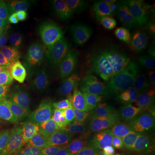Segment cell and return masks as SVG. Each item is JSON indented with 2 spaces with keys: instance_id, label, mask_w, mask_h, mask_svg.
I'll list each match as a JSON object with an SVG mask.
<instances>
[{
  "instance_id": "6da1fadb",
  "label": "cell",
  "mask_w": 155,
  "mask_h": 155,
  "mask_svg": "<svg viewBox=\"0 0 155 155\" xmlns=\"http://www.w3.org/2000/svg\"><path fill=\"white\" fill-rule=\"evenodd\" d=\"M77 67L87 86L96 94L127 75V63L123 56L103 42L84 47L77 57Z\"/></svg>"
},
{
  "instance_id": "7a4b0ae2",
  "label": "cell",
  "mask_w": 155,
  "mask_h": 155,
  "mask_svg": "<svg viewBox=\"0 0 155 155\" xmlns=\"http://www.w3.org/2000/svg\"><path fill=\"white\" fill-rule=\"evenodd\" d=\"M142 88L130 76H126L110 87L97 93L91 110L99 126L116 134L134 107L141 100Z\"/></svg>"
},
{
  "instance_id": "3957f363",
  "label": "cell",
  "mask_w": 155,
  "mask_h": 155,
  "mask_svg": "<svg viewBox=\"0 0 155 155\" xmlns=\"http://www.w3.org/2000/svg\"><path fill=\"white\" fill-rule=\"evenodd\" d=\"M89 116V98L78 84L66 86L59 92L47 120L46 131L56 144L78 133ZM53 142V144H54Z\"/></svg>"
},
{
  "instance_id": "277c9868",
  "label": "cell",
  "mask_w": 155,
  "mask_h": 155,
  "mask_svg": "<svg viewBox=\"0 0 155 155\" xmlns=\"http://www.w3.org/2000/svg\"><path fill=\"white\" fill-rule=\"evenodd\" d=\"M155 125V104L140 100L119 127L117 148L121 155H133L149 140Z\"/></svg>"
},
{
  "instance_id": "5b68a950",
  "label": "cell",
  "mask_w": 155,
  "mask_h": 155,
  "mask_svg": "<svg viewBox=\"0 0 155 155\" xmlns=\"http://www.w3.org/2000/svg\"><path fill=\"white\" fill-rule=\"evenodd\" d=\"M102 5L110 27L120 38L134 41L143 35L147 25L129 1L109 0Z\"/></svg>"
},
{
  "instance_id": "8992f818",
  "label": "cell",
  "mask_w": 155,
  "mask_h": 155,
  "mask_svg": "<svg viewBox=\"0 0 155 155\" xmlns=\"http://www.w3.org/2000/svg\"><path fill=\"white\" fill-rule=\"evenodd\" d=\"M62 6L63 3L59 1L34 0L22 1L13 7L22 29L41 22H53L61 13Z\"/></svg>"
},
{
  "instance_id": "52a82bcc",
  "label": "cell",
  "mask_w": 155,
  "mask_h": 155,
  "mask_svg": "<svg viewBox=\"0 0 155 155\" xmlns=\"http://www.w3.org/2000/svg\"><path fill=\"white\" fill-rule=\"evenodd\" d=\"M0 104L23 127L38 121L41 108L35 97L22 92L11 91L1 97Z\"/></svg>"
},
{
  "instance_id": "ba28073f",
  "label": "cell",
  "mask_w": 155,
  "mask_h": 155,
  "mask_svg": "<svg viewBox=\"0 0 155 155\" xmlns=\"http://www.w3.org/2000/svg\"><path fill=\"white\" fill-rule=\"evenodd\" d=\"M16 140L24 155L53 154V140L38 121L22 127Z\"/></svg>"
},
{
  "instance_id": "9c48e42d",
  "label": "cell",
  "mask_w": 155,
  "mask_h": 155,
  "mask_svg": "<svg viewBox=\"0 0 155 155\" xmlns=\"http://www.w3.org/2000/svg\"><path fill=\"white\" fill-rule=\"evenodd\" d=\"M16 80L22 93L36 97L45 87L46 73L38 66H26L17 72Z\"/></svg>"
},
{
  "instance_id": "30bf717a",
  "label": "cell",
  "mask_w": 155,
  "mask_h": 155,
  "mask_svg": "<svg viewBox=\"0 0 155 155\" xmlns=\"http://www.w3.org/2000/svg\"><path fill=\"white\" fill-rule=\"evenodd\" d=\"M20 30L14 7L7 2H0V37L13 41Z\"/></svg>"
},
{
  "instance_id": "8fae6325",
  "label": "cell",
  "mask_w": 155,
  "mask_h": 155,
  "mask_svg": "<svg viewBox=\"0 0 155 155\" xmlns=\"http://www.w3.org/2000/svg\"><path fill=\"white\" fill-rule=\"evenodd\" d=\"M145 77L150 87L155 91V47L143 50L140 56Z\"/></svg>"
},
{
  "instance_id": "7c38bea8",
  "label": "cell",
  "mask_w": 155,
  "mask_h": 155,
  "mask_svg": "<svg viewBox=\"0 0 155 155\" xmlns=\"http://www.w3.org/2000/svg\"><path fill=\"white\" fill-rule=\"evenodd\" d=\"M129 2L147 27H155V0H132Z\"/></svg>"
},
{
  "instance_id": "4fadbf2b",
  "label": "cell",
  "mask_w": 155,
  "mask_h": 155,
  "mask_svg": "<svg viewBox=\"0 0 155 155\" xmlns=\"http://www.w3.org/2000/svg\"><path fill=\"white\" fill-rule=\"evenodd\" d=\"M23 127L21 122L11 116L0 104V131L17 134Z\"/></svg>"
},
{
  "instance_id": "5bb4252c",
  "label": "cell",
  "mask_w": 155,
  "mask_h": 155,
  "mask_svg": "<svg viewBox=\"0 0 155 155\" xmlns=\"http://www.w3.org/2000/svg\"><path fill=\"white\" fill-rule=\"evenodd\" d=\"M30 28L36 40L41 42H46L50 41L53 38L55 32L54 23L49 22H41L35 23L30 26Z\"/></svg>"
},
{
  "instance_id": "9a60e30c",
  "label": "cell",
  "mask_w": 155,
  "mask_h": 155,
  "mask_svg": "<svg viewBox=\"0 0 155 155\" xmlns=\"http://www.w3.org/2000/svg\"><path fill=\"white\" fill-rule=\"evenodd\" d=\"M15 83V73L11 67H5L0 71V96L11 92V90Z\"/></svg>"
},
{
  "instance_id": "2e32d148",
  "label": "cell",
  "mask_w": 155,
  "mask_h": 155,
  "mask_svg": "<svg viewBox=\"0 0 155 155\" xmlns=\"http://www.w3.org/2000/svg\"><path fill=\"white\" fill-rule=\"evenodd\" d=\"M17 42L24 48H34L35 47L38 41L35 37L30 27L22 28L17 35Z\"/></svg>"
},
{
  "instance_id": "e0dca14e",
  "label": "cell",
  "mask_w": 155,
  "mask_h": 155,
  "mask_svg": "<svg viewBox=\"0 0 155 155\" xmlns=\"http://www.w3.org/2000/svg\"><path fill=\"white\" fill-rule=\"evenodd\" d=\"M72 155H97V153L91 140L88 137H84L78 144Z\"/></svg>"
},
{
  "instance_id": "ac0fdd59",
  "label": "cell",
  "mask_w": 155,
  "mask_h": 155,
  "mask_svg": "<svg viewBox=\"0 0 155 155\" xmlns=\"http://www.w3.org/2000/svg\"><path fill=\"white\" fill-rule=\"evenodd\" d=\"M0 155H24L16 139L5 142L0 146Z\"/></svg>"
},
{
  "instance_id": "d6986e66",
  "label": "cell",
  "mask_w": 155,
  "mask_h": 155,
  "mask_svg": "<svg viewBox=\"0 0 155 155\" xmlns=\"http://www.w3.org/2000/svg\"><path fill=\"white\" fill-rule=\"evenodd\" d=\"M15 48V44L12 41L0 37V56L8 57Z\"/></svg>"
},
{
  "instance_id": "ffe728a7",
  "label": "cell",
  "mask_w": 155,
  "mask_h": 155,
  "mask_svg": "<svg viewBox=\"0 0 155 155\" xmlns=\"http://www.w3.org/2000/svg\"><path fill=\"white\" fill-rule=\"evenodd\" d=\"M12 139H16V134L0 131V146L5 144V142L11 140Z\"/></svg>"
},
{
  "instance_id": "44dd1931",
  "label": "cell",
  "mask_w": 155,
  "mask_h": 155,
  "mask_svg": "<svg viewBox=\"0 0 155 155\" xmlns=\"http://www.w3.org/2000/svg\"><path fill=\"white\" fill-rule=\"evenodd\" d=\"M135 155H155V149L153 147H146Z\"/></svg>"
},
{
  "instance_id": "7402d4cb",
  "label": "cell",
  "mask_w": 155,
  "mask_h": 155,
  "mask_svg": "<svg viewBox=\"0 0 155 155\" xmlns=\"http://www.w3.org/2000/svg\"><path fill=\"white\" fill-rule=\"evenodd\" d=\"M8 63V57L6 56H0V71L4 70L5 67H7Z\"/></svg>"
}]
</instances>
